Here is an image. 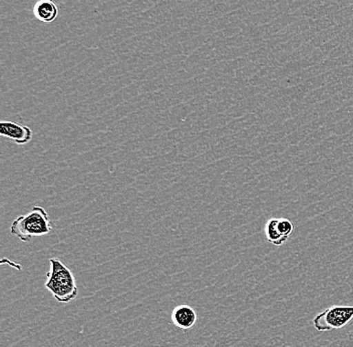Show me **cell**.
<instances>
[{
	"instance_id": "1",
	"label": "cell",
	"mask_w": 353,
	"mask_h": 347,
	"mask_svg": "<svg viewBox=\"0 0 353 347\" xmlns=\"http://www.w3.org/2000/svg\"><path fill=\"white\" fill-rule=\"evenodd\" d=\"M50 268L46 274L44 286L61 304H68L76 299L79 294L76 277L63 261L50 258Z\"/></svg>"
},
{
	"instance_id": "2",
	"label": "cell",
	"mask_w": 353,
	"mask_h": 347,
	"mask_svg": "<svg viewBox=\"0 0 353 347\" xmlns=\"http://www.w3.org/2000/svg\"><path fill=\"white\" fill-rule=\"evenodd\" d=\"M52 221L48 212L41 206H34L28 213L13 221L10 233L22 242H30L32 238L43 237L52 233Z\"/></svg>"
},
{
	"instance_id": "3",
	"label": "cell",
	"mask_w": 353,
	"mask_h": 347,
	"mask_svg": "<svg viewBox=\"0 0 353 347\" xmlns=\"http://www.w3.org/2000/svg\"><path fill=\"white\" fill-rule=\"evenodd\" d=\"M353 319V306L333 305L315 316L313 326L319 333L341 329Z\"/></svg>"
},
{
	"instance_id": "4",
	"label": "cell",
	"mask_w": 353,
	"mask_h": 347,
	"mask_svg": "<svg viewBox=\"0 0 353 347\" xmlns=\"http://www.w3.org/2000/svg\"><path fill=\"white\" fill-rule=\"evenodd\" d=\"M0 136L10 139L17 145H26L32 141V130L28 126L3 121L0 123Z\"/></svg>"
},
{
	"instance_id": "5",
	"label": "cell",
	"mask_w": 353,
	"mask_h": 347,
	"mask_svg": "<svg viewBox=\"0 0 353 347\" xmlns=\"http://www.w3.org/2000/svg\"><path fill=\"white\" fill-rule=\"evenodd\" d=\"M174 326L182 330H189L197 324L198 315L193 307L187 304H181L173 309L171 315Z\"/></svg>"
},
{
	"instance_id": "6",
	"label": "cell",
	"mask_w": 353,
	"mask_h": 347,
	"mask_svg": "<svg viewBox=\"0 0 353 347\" xmlns=\"http://www.w3.org/2000/svg\"><path fill=\"white\" fill-rule=\"evenodd\" d=\"M33 15L43 23H52L59 17V8L52 0H39L33 6Z\"/></svg>"
},
{
	"instance_id": "7",
	"label": "cell",
	"mask_w": 353,
	"mask_h": 347,
	"mask_svg": "<svg viewBox=\"0 0 353 347\" xmlns=\"http://www.w3.org/2000/svg\"><path fill=\"white\" fill-rule=\"evenodd\" d=\"M265 236L269 242L272 243L275 246H281L285 244L286 241L280 235L277 228V218H272L267 221L264 228Z\"/></svg>"
},
{
	"instance_id": "8",
	"label": "cell",
	"mask_w": 353,
	"mask_h": 347,
	"mask_svg": "<svg viewBox=\"0 0 353 347\" xmlns=\"http://www.w3.org/2000/svg\"><path fill=\"white\" fill-rule=\"evenodd\" d=\"M277 228L280 235L283 237L286 242L289 240V238L291 237L293 232H294V225H293V223L291 222L289 219L286 218L277 219Z\"/></svg>"
}]
</instances>
